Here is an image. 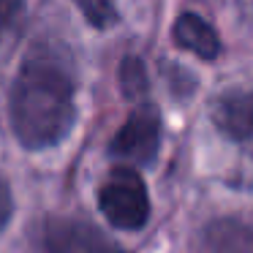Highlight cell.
Masks as SVG:
<instances>
[{"label":"cell","instance_id":"8fae6325","mask_svg":"<svg viewBox=\"0 0 253 253\" xmlns=\"http://www.w3.org/2000/svg\"><path fill=\"white\" fill-rule=\"evenodd\" d=\"M25 0H0V33H6L11 22L22 14Z\"/></svg>","mask_w":253,"mask_h":253},{"label":"cell","instance_id":"3957f363","mask_svg":"<svg viewBox=\"0 0 253 253\" xmlns=\"http://www.w3.org/2000/svg\"><path fill=\"white\" fill-rule=\"evenodd\" d=\"M161 144V117L158 109L150 104H142L131 112L123 128L112 139V155L120 161H128L133 166H147L155 161Z\"/></svg>","mask_w":253,"mask_h":253},{"label":"cell","instance_id":"5b68a950","mask_svg":"<svg viewBox=\"0 0 253 253\" xmlns=\"http://www.w3.org/2000/svg\"><path fill=\"white\" fill-rule=\"evenodd\" d=\"M212 120L226 139L253 150V93H226L215 101Z\"/></svg>","mask_w":253,"mask_h":253},{"label":"cell","instance_id":"9c48e42d","mask_svg":"<svg viewBox=\"0 0 253 253\" xmlns=\"http://www.w3.org/2000/svg\"><path fill=\"white\" fill-rule=\"evenodd\" d=\"M74 3H77V8L82 11V17L98 30L115 25V19H117L115 0H74Z\"/></svg>","mask_w":253,"mask_h":253},{"label":"cell","instance_id":"52a82bcc","mask_svg":"<svg viewBox=\"0 0 253 253\" xmlns=\"http://www.w3.org/2000/svg\"><path fill=\"white\" fill-rule=\"evenodd\" d=\"M204 240L212 253H253V229L234 218L215 220Z\"/></svg>","mask_w":253,"mask_h":253},{"label":"cell","instance_id":"8992f818","mask_svg":"<svg viewBox=\"0 0 253 253\" xmlns=\"http://www.w3.org/2000/svg\"><path fill=\"white\" fill-rule=\"evenodd\" d=\"M174 41L202 60H215L220 55V39L212 30V25L191 11L182 14L174 22Z\"/></svg>","mask_w":253,"mask_h":253},{"label":"cell","instance_id":"30bf717a","mask_svg":"<svg viewBox=\"0 0 253 253\" xmlns=\"http://www.w3.org/2000/svg\"><path fill=\"white\" fill-rule=\"evenodd\" d=\"M14 212V199H11V188H8V180L0 174V231L8 226Z\"/></svg>","mask_w":253,"mask_h":253},{"label":"cell","instance_id":"ba28073f","mask_svg":"<svg viewBox=\"0 0 253 253\" xmlns=\"http://www.w3.org/2000/svg\"><path fill=\"white\" fill-rule=\"evenodd\" d=\"M120 84L128 98H142L147 93V71L139 57H126L120 66Z\"/></svg>","mask_w":253,"mask_h":253},{"label":"cell","instance_id":"6da1fadb","mask_svg":"<svg viewBox=\"0 0 253 253\" xmlns=\"http://www.w3.org/2000/svg\"><path fill=\"white\" fill-rule=\"evenodd\" d=\"M74 84L57 63L30 57L11 87V126L19 144L46 150L66 139L74 126Z\"/></svg>","mask_w":253,"mask_h":253},{"label":"cell","instance_id":"7a4b0ae2","mask_svg":"<svg viewBox=\"0 0 253 253\" xmlns=\"http://www.w3.org/2000/svg\"><path fill=\"white\" fill-rule=\"evenodd\" d=\"M98 207L115 229L136 231L150 218V196L133 166H117L98 191Z\"/></svg>","mask_w":253,"mask_h":253},{"label":"cell","instance_id":"277c9868","mask_svg":"<svg viewBox=\"0 0 253 253\" xmlns=\"http://www.w3.org/2000/svg\"><path fill=\"white\" fill-rule=\"evenodd\" d=\"M44 251L46 253H128L112 242L95 226L71 218H52L44 226Z\"/></svg>","mask_w":253,"mask_h":253}]
</instances>
